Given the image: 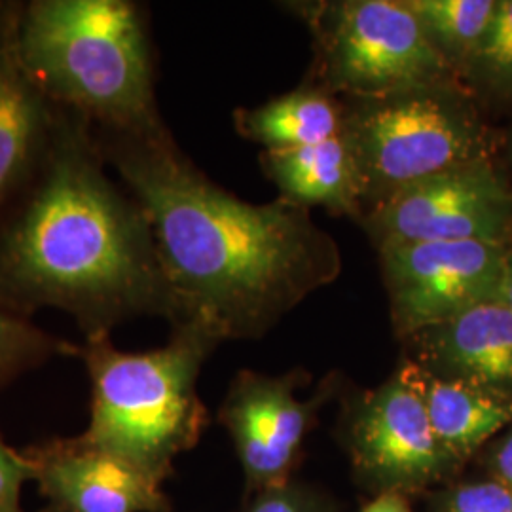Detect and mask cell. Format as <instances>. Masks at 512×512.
I'll use <instances>...</instances> for the list:
<instances>
[{
  "label": "cell",
  "instance_id": "1",
  "mask_svg": "<svg viewBox=\"0 0 512 512\" xmlns=\"http://www.w3.org/2000/svg\"><path fill=\"white\" fill-rule=\"evenodd\" d=\"M110 162L150 224L177 325L219 342L255 338L342 270L336 241L306 207L239 200L184 160L164 129L120 135Z\"/></svg>",
  "mask_w": 512,
  "mask_h": 512
},
{
  "label": "cell",
  "instance_id": "2",
  "mask_svg": "<svg viewBox=\"0 0 512 512\" xmlns=\"http://www.w3.org/2000/svg\"><path fill=\"white\" fill-rule=\"evenodd\" d=\"M29 198L0 230V308L73 315L86 338L139 313L171 315L141 205L105 175L82 128L52 122Z\"/></svg>",
  "mask_w": 512,
  "mask_h": 512
},
{
  "label": "cell",
  "instance_id": "3",
  "mask_svg": "<svg viewBox=\"0 0 512 512\" xmlns=\"http://www.w3.org/2000/svg\"><path fill=\"white\" fill-rule=\"evenodd\" d=\"M19 63L46 97L120 135L158 131L145 25L126 0H35L14 35Z\"/></svg>",
  "mask_w": 512,
  "mask_h": 512
},
{
  "label": "cell",
  "instance_id": "4",
  "mask_svg": "<svg viewBox=\"0 0 512 512\" xmlns=\"http://www.w3.org/2000/svg\"><path fill=\"white\" fill-rule=\"evenodd\" d=\"M217 344L190 323H179L162 348L137 353L114 348L110 334L86 338L78 357L92 382V406L82 435L164 484L207 425L198 378Z\"/></svg>",
  "mask_w": 512,
  "mask_h": 512
},
{
  "label": "cell",
  "instance_id": "5",
  "mask_svg": "<svg viewBox=\"0 0 512 512\" xmlns=\"http://www.w3.org/2000/svg\"><path fill=\"white\" fill-rule=\"evenodd\" d=\"M342 135L370 209L412 184L492 160L494 141L463 86L363 99L344 112Z\"/></svg>",
  "mask_w": 512,
  "mask_h": 512
},
{
  "label": "cell",
  "instance_id": "6",
  "mask_svg": "<svg viewBox=\"0 0 512 512\" xmlns=\"http://www.w3.org/2000/svg\"><path fill=\"white\" fill-rule=\"evenodd\" d=\"M325 82L359 101L463 86L404 0H344L311 18Z\"/></svg>",
  "mask_w": 512,
  "mask_h": 512
},
{
  "label": "cell",
  "instance_id": "7",
  "mask_svg": "<svg viewBox=\"0 0 512 512\" xmlns=\"http://www.w3.org/2000/svg\"><path fill=\"white\" fill-rule=\"evenodd\" d=\"M511 245L486 241H412L378 247L391 319L401 338L465 311L501 302Z\"/></svg>",
  "mask_w": 512,
  "mask_h": 512
},
{
  "label": "cell",
  "instance_id": "8",
  "mask_svg": "<svg viewBox=\"0 0 512 512\" xmlns=\"http://www.w3.org/2000/svg\"><path fill=\"white\" fill-rule=\"evenodd\" d=\"M378 247L412 241L512 245V186L494 160L461 165L403 188L366 213Z\"/></svg>",
  "mask_w": 512,
  "mask_h": 512
},
{
  "label": "cell",
  "instance_id": "9",
  "mask_svg": "<svg viewBox=\"0 0 512 512\" xmlns=\"http://www.w3.org/2000/svg\"><path fill=\"white\" fill-rule=\"evenodd\" d=\"M349 452L357 471L380 494L427 490L461 463L435 435L421 395L403 366L355 406Z\"/></svg>",
  "mask_w": 512,
  "mask_h": 512
},
{
  "label": "cell",
  "instance_id": "10",
  "mask_svg": "<svg viewBox=\"0 0 512 512\" xmlns=\"http://www.w3.org/2000/svg\"><path fill=\"white\" fill-rule=\"evenodd\" d=\"M50 512H169L162 484L84 435L21 450Z\"/></svg>",
  "mask_w": 512,
  "mask_h": 512
},
{
  "label": "cell",
  "instance_id": "11",
  "mask_svg": "<svg viewBox=\"0 0 512 512\" xmlns=\"http://www.w3.org/2000/svg\"><path fill=\"white\" fill-rule=\"evenodd\" d=\"M310 403L294 395L291 378L241 372L220 408L241 467L256 492L289 480L311 420Z\"/></svg>",
  "mask_w": 512,
  "mask_h": 512
},
{
  "label": "cell",
  "instance_id": "12",
  "mask_svg": "<svg viewBox=\"0 0 512 512\" xmlns=\"http://www.w3.org/2000/svg\"><path fill=\"white\" fill-rule=\"evenodd\" d=\"M431 374L512 401V311L492 302L406 338Z\"/></svg>",
  "mask_w": 512,
  "mask_h": 512
},
{
  "label": "cell",
  "instance_id": "13",
  "mask_svg": "<svg viewBox=\"0 0 512 512\" xmlns=\"http://www.w3.org/2000/svg\"><path fill=\"white\" fill-rule=\"evenodd\" d=\"M262 164L287 202L346 215L363 207L357 167L342 133L310 147L266 150Z\"/></svg>",
  "mask_w": 512,
  "mask_h": 512
},
{
  "label": "cell",
  "instance_id": "14",
  "mask_svg": "<svg viewBox=\"0 0 512 512\" xmlns=\"http://www.w3.org/2000/svg\"><path fill=\"white\" fill-rule=\"evenodd\" d=\"M50 129L46 95L19 63L14 44L0 46V209L31 175Z\"/></svg>",
  "mask_w": 512,
  "mask_h": 512
},
{
  "label": "cell",
  "instance_id": "15",
  "mask_svg": "<svg viewBox=\"0 0 512 512\" xmlns=\"http://www.w3.org/2000/svg\"><path fill=\"white\" fill-rule=\"evenodd\" d=\"M403 368L421 395L435 435L459 461L511 425V399L440 378L414 361H406Z\"/></svg>",
  "mask_w": 512,
  "mask_h": 512
},
{
  "label": "cell",
  "instance_id": "16",
  "mask_svg": "<svg viewBox=\"0 0 512 512\" xmlns=\"http://www.w3.org/2000/svg\"><path fill=\"white\" fill-rule=\"evenodd\" d=\"M239 133L266 150L310 147L340 135L344 110L329 93L302 88L236 114Z\"/></svg>",
  "mask_w": 512,
  "mask_h": 512
},
{
  "label": "cell",
  "instance_id": "17",
  "mask_svg": "<svg viewBox=\"0 0 512 512\" xmlns=\"http://www.w3.org/2000/svg\"><path fill=\"white\" fill-rule=\"evenodd\" d=\"M427 37L461 76V69L486 35L497 0H404Z\"/></svg>",
  "mask_w": 512,
  "mask_h": 512
},
{
  "label": "cell",
  "instance_id": "18",
  "mask_svg": "<svg viewBox=\"0 0 512 512\" xmlns=\"http://www.w3.org/2000/svg\"><path fill=\"white\" fill-rule=\"evenodd\" d=\"M461 82L492 99H512V0H497L486 35L461 69Z\"/></svg>",
  "mask_w": 512,
  "mask_h": 512
},
{
  "label": "cell",
  "instance_id": "19",
  "mask_svg": "<svg viewBox=\"0 0 512 512\" xmlns=\"http://www.w3.org/2000/svg\"><path fill=\"white\" fill-rule=\"evenodd\" d=\"M55 355H78V348L0 308V387L12 384Z\"/></svg>",
  "mask_w": 512,
  "mask_h": 512
},
{
  "label": "cell",
  "instance_id": "20",
  "mask_svg": "<svg viewBox=\"0 0 512 512\" xmlns=\"http://www.w3.org/2000/svg\"><path fill=\"white\" fill-rule=\"evenodd\" d=\"M437 512H512V492L501 482L461 484L440 495Z\"/></svg>",
  "mask_w": 512,
  "mask_h": 512
},
{
  "label": "cell",
  "instance_id": "21",
  "mask_svg": "<svg viewBox=\"0 0 512 512\" xmlns=\"http://www.w3.org/2000/svg\"><path fill=\"white\" fill-rule=\"evenodd\" d=\"M243 512H332L325 497L291 480L256 492Z\"/></svg>",
  "mask_w": 512,
  "mask_h": 512
},
{
  "label": "cell",
  "instance_id": "22",
  "mask_svg": "<svg viewBox=\"0 0 512 512\" xmlns=\"http://www.w3.org/2000/svg\"><path fill=\"white\" fill-rule=\"evenodd\" d=\"M33 476L29 459L21 450L8 446L0 435V512H23L21 490Z\"/></svg>",
  "mask_w": 512,
  "mask_h": 512
},
{
  "label": "cell",
  "instance_id": "23",
  "mask_svg": "<svg viewBox=\"0 0 512 512\" xmlns=\"http://www.w3.org/2000/svg\"><path fill=\"white\" fill-rule=\"evenodd\" d=\"M490 463L497 482H501L512 492V429L507 433V437H503L495 444Z\"/></svg>",
  "mask_w": 512,
  "mask_h": 512
},
{
  "label": "cell",
  "instance_id": "24",
  "mask_svg": "<svg viewBox=\"0 0 512 512\" xmlns=\"http://www.w3.org/2000/svg\"><path fill=\"white\" fill-rule=\"evenodd\" d=\"M363 512H410V507L401 494H380L368 503Z\"/></svg>",
  "mask_w": 512,
  "mask_h": 512
},
{
  "label": "cell",
  "instance_id": "25",
  "mask_svg": "<svg viewBox=\"0 0 512 512\" xmlns=\"http://www.w3.org/2000/svg\"><path fill=\"white\" fill-rule=\"evenodd\" d=\"M501 304H505L512 311V245L507 253L505 262V277H503V289H501Z\"/></svg>",
  "mask_w": 512,
  "mask_h": 512
},
{
  "label": "cell",
  "instance_id": "26",
  "mask_svg": "<svg viewBox=\"0 0 512 512\" xmlns=\"http://www.w3.org/2000/svg\"><path fill=\"white\" fill-rule=\"evenodd\" d=\"M38 512H50V511H48V509H40V511H38Z\"/></svg>",
  "mask_w": 512,
  "mask_h": 512
},
{
  "label": "cell",
  "instance_id": "27",
  "mask_svg": "<svg viewBox=\"0 0 512 512\" xmlns=\"http://www.w3.org/2000/svg\"><path fill=\"white\" fill-rule=\"evenodd\" d=\"M511 162H512V139H511Z\"/></svg>",
  "mask_w": 512,
  "mask_h": 512
}]
</instances>
